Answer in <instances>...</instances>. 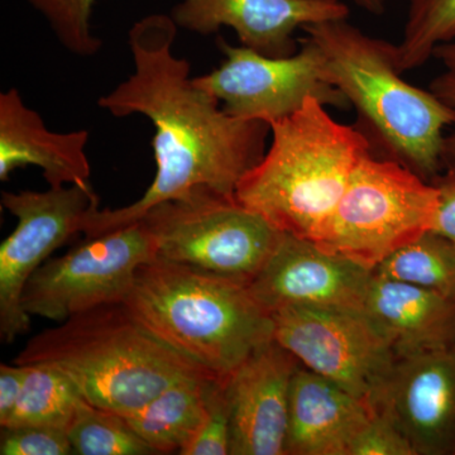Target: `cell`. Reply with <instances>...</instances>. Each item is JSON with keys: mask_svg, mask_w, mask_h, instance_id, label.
Listing matches in <instances>:
<instances>
[{"mask_svg": "<svg viewBox=\"0 0 455 455\" xmlns=\"http://www.w3.org/2000/svg\"><path fill=\"white\" fill-rule=\"evenodd\" d=\"M170 16L180 28L202 36L229 27L242 46L269 57H287L298 52V29L348 20L349 8L341 0H181Z\"/></svg>", "mask_w": 455, "mask_h": 455, "instance_id": "15", "label": "cell"}, {"mask_svg": "<svg viewBox=\"0 0 455 455\" xmlns=\"http://www.w3.org/2000/svg\"><path fill=\"white\" fill-rule=\"evenodd\" d=\"M438 211L433 182L371 152L353 170L314 243L373 272L395 251L434 230Z\"/></svg>", "mask_w": 455, "mask_h": 455, "instance_id": "6", "label": "cell"}, {"mask_svg": "<svg viewBox=\"0 0 455 455\" xmlns=\"http://www.w3.org/2000/svg\"><path fill=\"white\" fill-rule=\"evenodd\" d=\"M217 44L226 60L211 74L194 77V83L223 103L230 116L271 125L298 112L309 98L325 107H348L331 82L324 55L307 36L298 52L287 57L232 46L223 37Z\"/></svg>", "mask_w": 455, "mask_h": 455, "instance_id": "9", "label": "cell"}, {"mask_svg": "<svg viewBox=\"0 0 455 455\" xmlns=\"http://www.w3.org/2000/svg\"><path fill=\"white\" fill-rule=\"evenodd\" d=\"M26 364H0V425L7 421L25 386Z\"/></svg>", "mask_w": 455, "mask_h": 455, "instance_id": "30", "label": "cell"}, {"mask_svg": "<svg viewBox=\"0 0 455 455\" xmlns=\"http://www.w3.org/2000/svg\"><path fill=\"white\" fill-rule=\"evenodd\" d=\"M49 23L60 44L73 55H97L103 42L90 28L97 0H27Z\"/></svg>", "mask_w": 455, "mask_h": 455, "instance_id": "24", "label": "cell"}, {"mask_svg": "<svg viewBox=\"0 0 455 455\" xmlns=\"http://www.w3.org/2000/svg\"><path fill=\"white\" fill-rule=\"evenodd\" d=\"M73 454L151 455L154 449L140 438L124 416L86 403L68 431Z\"/></svg>", "mask_w": 455, "mask_h": 455, "instance_id": "23", "label": "cell"}, {"mask_svg": "<svg viewBox=\"0 0 455 455\" xmlns=\"http://www.w3.org/2000/svg\"><path fill=\"white\" fill-rule=\"evenodd\" d=\"M2 455L73 454L68 431L50 427H2Z\"/></svg>", "mask_w": 455, "mask_h": 455, "instance_id": "26", "label": "cell"}, {"mask_svg": "<svg viewBox=\"0 0 455 455\" xmlns=\"http://www.w3.org/2000/svg\"><path fill=\"white\" fill-rule=\"evenodd\" d=\"M439 190V211L433 232L455 245V164L445 167V173L433 180Z\"/></svg>", "mask_w": 455, "mask_h": 455, "instance_id": "29", "label": "cell"}, {"mask_svg": "<svg viewBox=\"0 0 455 455\" xmlns=\"http://www.w3.org/2000/svg\"><path fill=\"white\" fill-rule=\"evenodd\" d=\"M142 221L156 259L250 284L275 253L283 233L235 196L196 188L152 206Z\"/></svg>", "mask_w": 455, "mask_h": 455, "instance_id": "7", "label": "cell"}, {"mask_svg": "<svg viewBox=\"0 0 455 455\" xmlns=\"http://www.w3.org/2000/svg\"><path fill=\"white\" fill-rule=\"evenodd\" d=\"M372 277L371 269L283 233L250 289L271 313L286 307L364 310Z\"/></svg>", "mask_w": 455, "mask_h": 455, "instance_id": "13", "label": "cell"}, {"mask_svg": "<svg viewBox=\"0 0 455 455\" xmlns=\"http://www.w3.org/2000/svg\"><path fill=\"white\" fill-rule=\"evenodd\" d=\"M14 363L56 368L90 405L122 416L139 411L179 379L211 373L147 333L123 302L84 311L41 331Z\"/></svg>", "mask_w": 455, "mask_h": 455, "instance_id": "5", "label": "cell"}, {"mask_svg": "<svg viewBox=\"0 0 455 455\" xmlns=\"http://www.w3.org/2000/svg\"><path fill=\"white\" fill-rule=\"evenodd\" d=\"M434 59L442 65V71L431 80L429 90L455 112V40L435 47ZM455 164V124L445 134L443 169Z\"/></svg>", "mask_w": 455, "mask_h": 455, "instance_id": "28", "label": "cell"}, {"mask_svg": "<svg viewBox=\"0 0 455 455\" xmlns=\"http://www.w3.org/2000/svg\"><path fill=\"white\" fill-rule=\"evenodd\" d=\"M455 40V0H410L403 35L396 44L403 73L427 64L434 50Z\"/></svg>", "mask_w": 455, "mask_h": 455, "instance_id": "22", "label": "cell"}, {"mask_svg": "<svg viewBox=\"0 0 455 455\" xmlns=\"http://www.w3.org/2000/svg\"><path fill=\"white\" fill-rule=\"evenodd\" d=\"M352 2L374 16H382L387 7V0H352Z\"/></svg>", "mask_w": 455, "mask_h": 455, "instance_id": "31", "label": "cell"}, {"mask_svg": "<svg viewBox=\"0 0 455 455\" xmlns=\"http://www.w3.org/2000/svg\"><path fill=\"white\" fill-rule=\"evenodd\" d=\"M272 317L274 339L302 367L367 403L396 362L391 341L366 310L286 307Z\"/></svg>", "mask_w": 455, "mask_h": 455, "instance_id": "11", "label": "cell"}, {"mask_svg": "<svg viewBox=\"0 0 455 455\" xmlns=\"http://www.w3.org/2000/svg\"><path fill=\"white\" fill-rule=\"evenodd\" d=\"M373 274L455 298V245L431 230L386 257Z\"/></svg>", "mask_w": 455, "mask_h": 455, "instance_id": "21", "label": "cell"}, {"mask_svg": "<svg viewBox=\"0 0 455 455\" xmlns=\"http://www.w3.org/2000/svg\"><path fill=\"white\" fill-rule=\"evenodd\" d=\"M89 132L56 133L40 114L23 103L20 92L0 94V180L18 167L37 166L50 188L88 184L90 167L86 145Z\"/></svg>", "mask_w": 455, "mask_h": 455, "instance_id": "17", "label": "cell"}, {"mask_svg": "<svg viewBox=\"0 0 455 455\" xmlns=\"http://www.w3.org/2000/svg\"><path fill=\"white\" fill-rule=\"evenodd\" d=\"M217 377L204 373L179 379L125 420L156 454L179 453L199 429Z\"/></svg>", "mask_w": 455, "mask_h": 455, "instance_id": "19", "label": "cell"}, {"mask_svg": "<svg viewBox=\"0 0 455 455\" xmlns=\"http://www.w3.org/2000/svg\"><path fill=\"white\" fill-rule=\"evenodd\" d=\"M325 57L335 88L357 110L363 133L382 157L433 181L443 169L445 134L455 112L430 90L403 80L396 44L368 36L347 20L305 26Z\"/></svg>", "mask_w": 455, "mask_h": 455, "instance_id": "2", "label": "cell"}, {"mask_svg": "<svg viewBox=\"0 0 455 455\" xmlns=\"http://www.w3.org/2000/svg\"><path fill=\"white\" fill-rule=\"evenodd\" d=\"M155 259L154 241L142 221L86 236L32 275L23 290V309L61 323L101 305L118 304L130 292L137 269Z\"/></svg>", "mask_w": 455, "mask_h": 455, "instance_id": "8", "label": "cell"}, {"mask_svg": "<svg viewBox=\"0 0 455 455\" xmlns=\"http://www.w3.org/2000/svg\"><path fill=\"white\" fill-rule=\"evenodd\" d=\"M123 305L147 333L218 377L274 340L272 313L250 284L169 260L143 263Z\"/></svg>", "mask_w": 455, "mask_h": 455, "instance_id": "3", "label": "cell"}, {"mask_svg": "<svg viewBox=\"0 0 455 455\" xmlns=\"http://www.w3.org/2000/svg\"><path fill=\"white\" fill-rule=\"evenodd\" d=\"M26 366L28 372L22 394L0 427H50L68 431L88 401L61 371L41 363Z\"/></svg>", "mask_w": 455, "mask_h": 455, "instance_id": "20", "label": "cell"}, {"mask_svg": "<svg viewBox=\"0 0 455 455\" xmlns=\"http://www.w3.org/2000/svg\"><path fill=\"white\" fill-rule=\"evenodd\" d=\"M350 455H416L406 436L385 416L374 411L353 444Z\"/></svg>", "mask_w": 455, "mask_h": 455, "instance_id": "27", "label": "cell"}, {"mask_svg": "<svg viewBox=\"0 0 455 455\" xmlns=\"http://www.w3.org/2000/svg\"><path fill=\"white\" fill-rule=\"evenodd\" d=\"M271 145L235 188L236 202L284 235L314 242L331 220L353 170L372 146L309 98L271 124Z\"/></svg>", "mask_w": 455, "mask_h": 455, "instance_id": "4", "label": "cell"}, {"mask_svg": "<svg viewBox=\"0 0 455 455\" xmlns=\"http://www.w3.org/2000/svg\"><path fill=\"white\" fill-rule=\"evenodd\" d=\"M2 205L17 220L0 245V338L9 344L31 328V315L22 305L26 283L51 254L84 235L99 211V196L88 182L42 193L4 191Z\"/></svg>", "mask_w": 455, "mask_h": 455, "instance_id": "10", "label": "cell"}, {"mask_svg": "<svg viewBox=\"0 0 455 455\" xmlns=\"http://www.w3.org/2000/svg\"><path fill=\"white\" fill-rule=\"evenodd\" d=\"M178 25L151 14L128 33L134 71L98 106L113 116L140 114L152 122L154 181L140 199L119 209H99L85 228L97 236L136 223L152 206L209 188L235 196L239 181L266 154L271 125L230 116L214 95L196 85L190 62L172 53Z\"/></svg>", "mask_w": 455, "mask_h": 455, "instance_id": "1", "label": "cell"}, {"mask_svg": "<svg viewBox=\"0 0 455 455\" xmlns=\"http://www.w3.org/2000/svg\"><path fill=\"white\" fill-rule=\"evenodd\" d=\"M373 409L301 364L290 391L284 455H350Z\"/></svg>", "mask_w": 455, "mask_h": 455, "instance_id": "16", "label": "cell"}, {"mask_svg": "<svg viewBox=\"0 0 455 455\" xmlns=\"http://www.w3.org/2000/svg\"><path fill=\"white\" fill-rule=\"evenodd\" d=\"M368 403L416 455L455 454V346L397 357Z\"/></svg>", "mask_w": 455, "mask_h": 455, "instance_id": "12", "label": "cell"}, {"mask_svg": "<svg viewBox=\"0 0 455 455\" xmlns=\"http://www.w3.org/2000/svg\"><path fill=\"white\" fill-rule=\"evenodd\" d=\"M232 425L226 392V377H217L209 388L205 415L199 429L180 455H230Z\"/></svg>", "mask_w": 455, "mask_h": 455, "instance_id": "25", "label": "cell"}, {"mask_svg": "<svg viewBox=\"0 0 455 455\" xmlns=\"http://www.w3.org/2000/svg\"><path fill=\"white\" fill-rule=\"evenodd\" d=\"M299 366L298 359L274 339L226 377L230 455H284L290 391Z\"/></svg>", "mask_w": 455, "mask_h": 455, "instance_id": "14", "label": "cell"}, {"mask_svg": "<svg viewBox=\"0 0 455 455\" xmlns=\"http://www.w3.org/2000/svg\"><path fill=\"white\" fill-rule=\"evenodd\" d=\"M364 310L397 357L455 346V298L373 274Z\"/></svg>", "mask_w": 455, "mask_h": 455, "instance_id": "18", "label": "cell"}]
</instances>
